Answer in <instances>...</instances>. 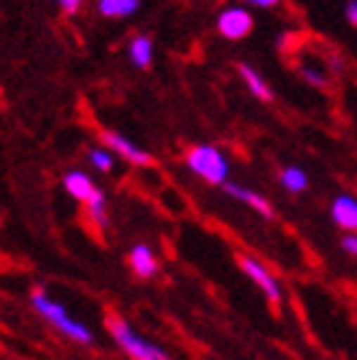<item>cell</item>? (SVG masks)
<instances>
[{
  "label": "cell",
  "instance_id": "obj_1",
  "mask_svg": "<svg viewBox=\"0 0 357 360\" xmlns=\"http://www.w3.org/2000/svg\"><path fill=\"white\" fill-rule=\"evenodd\" d=\"M108 333L112 335L117 345L123 347L125 353L131 355L133 360H171V355L166 353L161 345H153L151 340L141 338V335L133 330L123 317L117 314H108Z\"/></svg>",
  "mask_w": 357,
  "mask_h": 360
},
{
  "label": "cell",
  "instance_id": "obj_2",
  "mask_svg": "<svg viewBox=\"0 0 357 360\" xmlns=\"http://www.w3.org/2000/svg\"><path fill=\"white\" fill-rule=\"evenodd\" d=\"M186 167L200 179H205L207 184H214V187H225L227 176H230V164H227L225 153L207 143L194 146L186 151Z\"/></svg>",
  "mask_w": 357,
  "mask_h": 360
},
{
  "label": "cell",
  "instance_id": "obj_3",
  "mask_svg": "<svg viewBox=\"0 0 357 360\" xmlns=\"http://www.w3.org/2000/svg\"><path fill=\"white\" fill-rule=\"evenodd\" d=\"M238 264H240V269L247 274V278H250V281H253V284L258 286L263 294H266V299L271 302V304H273V307L281 304V286H278L275 276L261 264V261H258V258L240 256V258H238Z\"/></svg>",
  "mask_w": 357,
  "mask_h": 360
},
{
  "label": "cell",
  "instance_id": "obj_4",
  "mask_svg": "<svg viewBox=\"0 0 357 360\" xmlns=\"http://www.w3.org/2000/svg\"><path fill=\"white\" fill-rule=\"evenodd\" d=\"M217 31L230 41H240L253 31V15L247 13L245 8L230 6L217 15Z\"/></svg>",
  "mask_w": 357,
  "mask_h": 360
},
{
  "label": "cell",
  "instance_id": "obj_5",
  "mask_svg": "<svg viewBox=\"0 0 357 360\" xmlns=\"http://www.w3.org/2000/svg\"><path fill=\"white\" fill-rule=\"evenodd\" d=\"M103 143L110 146L117 156H123L125 161H131V164H136V167H151V164H153L151 153L145 151V148H141V146H136L131 139H125L123 133L105 131L103 133Z\"/></svg>",
  "mask_w": 357,
  "mask_h": 360
},
{
  "label": "cell",
  "instance_id": "obj_6",
  "mask_svg": "<svg viewBox=\"0 0 357 360\" xmlns=\"http://www.w3.org/2000/svg\"><path fill=\"white\" fill-rule=\"evenodd\" d=\"M222 189H225V192L230 194V197H235L238 202H245L247 207L255 210L258 215L273 217V207H271V202H268L266 197H261L258 192H253V189L240 187V184H235V181H227V184Z\"/></svg>",
  "mask_w": 357,
  "mask_h": 360
},
{
  "label": "cell",
  "instance_id": "obj_7",
  "mask_svg": "<svg viewBox=\"0 0 357 360\" xmlns=\"http://www.w3.org/2000/svg\"><path fill=\"white\" fill-rule=\"evenodd\" d=\"M128 261H131L133 274H136V276H141V278H153L158 274V258L153 256V250L148 248L145 243H138V245H133Z\"/></svg>",
  "mask_w": 357,
  "mask_h": 360
},
{
  "label": "cell",
  "instance_id": "obj_8",
  "mask_svg": "<svg viewBox=\"0 0 357 360\" xmlns=\"http://www.w3.org/2000/svg\"><path fill=\"white\" fill-rule=\"evenodd\" d=\"M332 220L342 230H347V233H357V200L355 197H347V194L337 197V200L332 202Z\"/></svg>",
  "mask_w": 357,
  "mask_h": 360
},
{
  "label": "cell",
  "instance_id": "obj_9",
  "mask_svg": "<svg viewBox=\"0 0 357 360\" xmlns=\"http://www.w3.org/2000/svg\"><path fill=\"white\" fill-rule=\"evenodd\" d=\"M64 189H67L69 197H74L77 202H87L97 187L87 172H82V169H72V172L64 174Z\"/></svg>",
  "mask_w": 357,
  "mask_h": 360
},
{
  "label": "cell",
  "instance_id": "obj_10",
  "mask_svg": "<svg viewBox=\"0 0 357 360\" xmlns=\"http://www.w3.org/2000/svg\"><path fill=\"white\" fill-rule=\"evenodd\" d=\"M31 304H34V309L39 314H41L46 322H51V325H59L64 317H67V309H64V304H59L56 299H51L44 289H34V294H31Z\"/></svg>",
  "mask_w": 357,
  "mask_h": 360
},
{
  "label": "cell",
  "instance_id": "obj_11",
  "mask_svg": "<svg viewBox=\"0 0 357 360\" xmlns=\"http://www.w3.org/2000/svg\"><path fill=\"white\" fill-rule=\"evenodd\" d=\"M238 75L242 77L245 87L250 92H253V95L258 97V100H263V103H271V100H273V90L268 87L266 79H263V77L258 75V72H255L253 67H250V64H240V67H238Z\"/></svg>",
  "mask_w": 357,
  "mask_h": 360
},
{
  "label": "cell",
  "instance_id": "obj_12",
  "mask_svg": "<svg viewBox=\"0 0 357 360\" xmlns=\"http://www.w3.org/2000/svg\"><path fill=\"white\" fill-rule=\"evenodd\" d=\"M128 54H131V62L136 64L138 70H145V67H151V62H153V41L145 34L133 36L131 46H128Z\"/></svg>",
  "mask_w": 357,
  "mask_h": 360
},
{
  "label": "cell",
  "instance_id": "obj_13",
  "mask_svg": "<svg viewBox=\"0 0 357 360\" xmlns=\"http://www.w3.org/2000/svg\"><path fill=\"white\" fill-rule=\"evenodd\" d=\"M141 8V0H97V13L105 18H128Z\"/></svg>",
  "mask_w": 357,
  "mask_h": 360
},
{
  "label": "cell",
  "instance_id": "obj_14",
  "mask_svg": "<svg viewBox=\"0 0 357 360\" xmlns=\"http://www.w3.org/2000/svg\"><path fill=\"white\" fill-rule=\"evenodd\" d=\"M56 330L62 335H67L69 340H74V342H79V345H92L95 342V335H92V330H89L84 322H79V319H72L67 314V317L56 325Z\"/></svg>",
  "mask_w": 357,
  "mask_h": 360
},
{
  "label": "cell",
  "instance_id": "obj_15",
  "mask_svg": "<svg viewBox=\"0 0 357 360\" xmlns=\"http://www.w3.org/2000/svg\"><path fill=\"white\" fill-rule=\"evenodd\" d=\"M84 207H87V215L89 220L95 222L97 228H108V205H105V192L103 189H95L92 197L84 202Z\"/></svg>",
  "mask_w": 357,
  "mask_h": 360
},
{
  "label": "cell",
  "instance_id": "obj_16",
  "mask_svg": "<svg viewBox=\"0 0 357 360\" xmlns=\"http://www.w3.org/2000/svg\"><path fill=\"white\" fill-rule=\"evenodd\" d=\"M281 184H283V189H286V192L301 194L304 189L309 187V176H306V174H304L299 167H286L281 172Z\"/></svg>",
  "mask_w": 357,
  "mask_h": 360
},
{
  "label": "cell",
  "instance_id": "obj_17",
  "mask_svg": "<svg viewBox=\"0 0 357 360\" xmlns=\"http://www.w3.org/2000/svg\"><path fill=\"white\" fill-rule=\"evenodd\" d=\"M89 161H92V167L100 169V172H112L115 167V159H112V153L103 146H97V148H89Z\"/></svg>",
  "mask_w": 357,
  "mask_h": 360
},
{
  "label": "cell",
  "instance_id": "obj_18",
  "mask_svg": "<svg viewBox=\"0 0 357 360\" xmlns=\"http://www.w3.org/2000/svg\"><path fill=\"white\" fill-rule=\"evenodd\" d=\"M82 3H84V0H56V6L62 8L67 15H74L77 11L82 8Z\"/></svg>",
  "mask_w": 357,
  "mask_h": 360
},
{
  "label": "cell",
  "instance_id": "obj_19",
  "mask_svg": "<svg viewBox=\"0 0 357 360\" xmlns=\"http://www.w3.org/2000/svg\"><path fill=\"white\" fill-rule=\"evenodd\" d=\"M301 75L306 77V79H309L311 84H319V87L324 84V75H322V72H316V70H309V67H304Z\"/></svg>",
  "mask_w": 357,
  "mask_h": 360
},
{
  "label": "cell",
  "instance_id": "obj_20",
  "mask_svg": "<svg viewBox=\"0 0 357 360\" xmlns=\"http://www.w3.org/2000/svg\"><path fill=\"white\" fill-rule=\"evenodd\" d=\"M342 248L347 250V253H352V256H357V236L355 233H352V236H344Z\"/></svg>",
  "mask_w": 357,
  "mask_h": 360
},
{
  "label": "cell",
  "instance_id": "obj_21",
  "mask_svg": "<svg viewBox=\"0 0 357 360\" xmlns=\"http://www.w3.org/2000/svg\"><path fill=\"white\" fill-rule=\"evenodd\" d=\"M344 13H347V21H350L352 26L357 28V0H350V3H347V8H344Z\"/></svg>",
  "mask_w": 357,
  "mask_h": 360
},
{
  "label": "cell",
  "instance_id": "obj_22",
  "mask_svg": "<svg viewBox=\"0 0 357 360\" xmlns=\"http://www.w3.org/2000/svg\"><path fill=\"white\" fill-rule=\"evenodd\" d=\"M250 6H258V8H273V6H278L281 0H247Z\"/></svg>",
  "mask_w": 357,
  "mask_h": 360
}]
</instances>
